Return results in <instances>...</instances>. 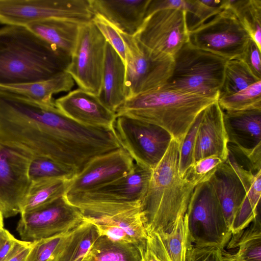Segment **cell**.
<instances>
[{"mask_svg": "<svg viewBox=\"0 0 261 261\" xmlns=\"http://www.w3.org/2000/svg\"><path fill=\"white\" fill-rule=\"evenodd\" d=\"M70 58L26 27L0 28V85L48 79L65 71Z\"/></svg>", "mask_w": 261, "mask_h": 261, "instance_id": "6da1fadb", "label": "cell"}, {"mask_svg": "<svg viewBox=\"0 0 261 261\" xmlns=\"http://www.w3.org/2000/svg\"><path fill=\"white\" fill-rule=\"evenodd\" d=\"M180 144L172 139L163 159L152 170L142 211L147 234L169 232L187 213L195 188L178 171Z\"/></svg>", "mask_w": 261, "mask_h": 261, "instance_id": "7a4b0ae2", "label": "cell"}, {"mask_svg": "<svg viewBox=\"0 0 261 261\" xmlns=\"http://www.w3.org/2000/svg\"><path fill=\"white\" fill-rule=\"evenodd\" d=\"M217 100L166 84L125 100L115 113L160 126L180 145L198 115Z\"/></svg>", "mask_w": 261, "mask_h": 261, "instance_id": "3957f363", "label": "cell"}, {"mask_svg": "<svg viewBox=\"0 0 261 261\" xmlns=\"http://www.w3.org/2000/svg\"><path fill=\"white\" fill-rule=\"evenodd\" d=\"M168 87L218 99L228 60L189 42L175 54Z\"/></svg>", "mask_w": 261, "mask_h": 261, "instance_id": "277c9868", "label": "cell"}, {"mask_svg": "<svg viewBox=\"0 0 261 261\" xmlns=\"http://www.w3.org/2000/svg\"><path fill=\"white\" fill-rule=\"evenodd\" d=\"M120 33L125 47L126 100L165 86L173 72V57L151 52L134 36Z\"/></svg>", "mask_w": 261, "mask_h": 261, "instance_id": "5b68a950", "label": "cell"}, {"mask_svg": "<svg viewBox=\"0 0 261 261\" xmlns=\"http://www.w3.org/2000/svg\"><path fill=\"white\" fill-rule=\"evenodd\" d=\"M186 215L193 244L215 246L223 249L232 233L208 181L195 186Z\"/></svg>", "mask_w": 261, "mask_h": 261, "instance_id": "8992f818", "label": "cell"}, {"mask_svg": "<svg viewBox=\"0 0 261 261\" xmlns=\"http://www.w3.org/2000/svg\"><path fill=\"white\" fill-rule=\"evenodd\" d=\"M88 0H0V23L25 27L49 19L80 24L92 20Z\"/></svg>", "mask_w": 261, "mask_h": 261, "instance_id": "52a82bcc", "label": "cell"}, {"mask_svg": "<svg viewBox=\"0 0 261 261\" xmlns=\"http://www.w3.org/2000/svg\"><path fill=\"white\" fill-rule=\"evenodd\" d=\"M114 129L135 163L151 170L163 159L173 139L160 126L126 116L116 117Z\"/></svg>", "mask_w": 261, "mask_h": 261, "instance_id": "ba28073f", "label": "cell"}, {"mask_svg": "<svg viewBox=\"0 0 261 261\" xmlns=\"http://www.w3.org/2000/svg\"><path fill=\"white\" fill-rule=\"evenodd\" d=\"M250 39L229 6L189 31L191 44L228 60L240 59Z\"/></svg>", "mask_w": 261, "mask_h": 261, "instance_id": "9c48e42d", "label": "cell"}, {"mask_svg": "<svg viewBox=\"0 0 261 261\" xmlns=\"http://www.w3.org/2000/svg\"><path fill=\"white\" fill-rule=\"evenodd\" d=\"M107 41L92 21L81 24L70 61L65 71L79 88L99 96Z\"/></svg>", "mask_w": 261, "mask_h": 261, "instance_id": "30bf717a", "label": "cell"}, {"mask_svg": "<svg viewBox=\"0 0 261 261\" xmlns=\"http://www.w3.org/2000/svg\"><path fill=\"white\" fill-rule=\"evenodd\" d=\"M134 37L149 51L174 57L189 42L186 12L173 8L156 10L146 17Z\"/></svg>", "mask_w": 261, "mask_h": 261, "instance_id": "8fae6325", "label": "cell"}, {"mask_svg": "<svg viewBox=\"0 0 261 261\" xmlns=\"http://www.w3.org/2000/svg\"><path fill=\"white\" fill-rule=\"evenodd\" d=\"M20 214L16 230L22 241L28 242L66 233L84 221L78 208L64 196L42 207Z\"/></svg>", "mask_w": 261, "mask_h": 261, "instance_id": "7c38bea8", "label": "cell"}, {"mask_svg": "<svg viewBox=\"0 0 261 261\" xmlns=\"http://www.w3.org/2000/svg\"><path fill=\"white\" fill-rule=\"evenodd\" d=\"M73 205L80 210L85 221L95 226L108 225L123 229L145 250L147 239L142 202H85Z\"/></svg>", "mask_w": 261, "mask_h": 261, "instance_id": "4fadbf2b", "label": "cell"}, {"mask_svg": "<svg viewBox=\"0 0 261 261\" xmlns=\"http://www.w3.org/2000/svg\"><path fill=\"white\" fill-rule=\"evenodd\" d=\"M31 158L0 144V211L4 218L20 213L31 184Z\"/></svg>", "mask_w": 261, "mask_h": 261, "instance_id": "5bb4252c", "label": "cell"}, {"mask_svg": "<svg viewBox=\"0 0 261 261\" xmlns=\"http://www.w3.org/2000/svg\"><path fill=\"white\" fill-rule=\"evenodd\" d=\"M152 170L135 163L127 174L87 192L64 195L70 204L85 202H134L144 199Z\"/></svg>", "mask_w": 261, "mask_h": 261, "instance_id": "9a60e30c", "label": "cell"}, {"mask_svg": "<svg viewBox=\"0 0 261 261\" xmlns=\"http://www.w3.org/2000/svg\"><path fill=\"white\" fill-rule=\"evenodd\" d=\"M134 165L123 148L97 156L69 180L64 195L87 192L110 183L129 173Z\"/></svg>", "mask_w": 261, "mask_h": 261, "instance_id": "2e32d148", "label": "cell"}, {"mask_svg": "<svg viewBox=\"0 0 261 261\" xmlns=\"http://www.w3.org/2000/svg\"><path fill=\"white\" fill-rule=\"evenodd\" d=\"M55 104L63 114L83 125L114 128L116 113L99 96L80 88L56 99Z\"/></svg>", "mask_w": 261, "mask_h": 261, "instance_id": "e0dca14e", "label": "cell"}, {"mask_svg": "<svg viewBox=\"0 0 261 261\" xmlns=\"http://www.w3.org/2000/svg\"><path fill=\"white\" fill-rule=\"evenodd\" d=\"M202 113L196 138L194 163L211 156L220 157L225 161L228 156V141L223 110L217 100L203 110Z\"/></svg>", "mask_w": 261, "mask_h": 261, "instance_id": "ac0fdd59", "label": "cell"}, {"mask_svg": "<svg viewBox=\"0 0 261 261\" xmlns=\"http://www.w3.org/2000/svg\"><path fill=\"white\" fill-rule=\"evenodd\" d=\"M223 112L228 144L246 157L261 146V109Z\"/></svg>", "mask_w": 261, "mask_h": 261, "instance_id": "d6986e66", "label": "cell"}, {"mask_svg": "<svg viewBox=\"0 0 261 261\" xmlns=\"http://www.w3.org/2000/svg\"><path fill=\"white\" fill-rule=\"evenodd\" d=\"M91 11L119 31L134 36L142 25L150 0H88Z\"/></svg>", "mask_w": 261, "mask_h": 261, "instance_id": "ffe728a7", "label": "cell"}, {"mask_svg": "<svg viewBox=\"0 0 261 261\" xmlns=\"http://www.w3.org/2000/svg\"><path fill=\"white\" fill-rule=\"evenodd\" d=\"M208 181L214 189L226 223L230 230L233 219L247 191L242 180L227 160L218 167Z\"/></svg>", "mask_w": 261, "mask_h": 261, "instance_id": "44dd1931", "label": "cell"}, {"mask_svg": "<svg viewBox=\"0 0 261 261\" xmlns=\"http://www.w3.org/2000/svg\"><path fill=\"white\" fill-rule=\"evenodd\" d=\"M146 244L162 261H187L193 243L186 214L169 232L148 233Z\"/></svg>", "mask_w": 261, "mask_h": 261, "instance_id": "7402d4cb", "label": "cell"}, {"mask_svg": "<svg viewBox=\"0 0 261 261\" xmlns=\"http://www.w3.org/2000/svg\"><path fill=\"white\" fill-rule=\"evenodd\" d=\"M125 78L124 63L118 53L107 42L102 86L99 97L108 108L115 113L126 100Z\"/></svg>", "mask_w": 261, "mask_h": 261, "instance_id": "603a6c76", "label": "cell"}, {"mask_svg": "<svg viewBox=\"0 0 261 261\" xmlns=\"http://www.w3.org/2000/svg\"><path fill=\"white\" fill-rule=\"evenodd\" d=\"M74 80L66 71L48 79L25 83L0 85V90L16 94L38 103L54 107L53 95L70 91Z\"/></svg>", "mask_w": 261, "mask_h": 261, "instance_id": "cb8c5ba5", "label": "cell"}, {"mask_svg": "<svg viewBox=\"0 0 261 261\" xmlns=\"http://www.w3.org/2000/svg\"><path fill=\"white\" fill-rule=\"evenodd\" d=\"M80 23L60 19H49L25 27L46 42L71 55L74 49Z\"/></svg>", "mask_w": 261, "mask_h": 261, "instance_id": "d4e9b609", "label": "cell"}, {"mask_svg": "<svg viewBox=\"0 0 261 261\" xmlns=\"http://www.w3.org/2000/svg\"><path fill=\"white\" fill-rule=\"evenodd\" d=\"M144 252L134 243L100 235L82 261H142Z\"/></svg>", "mask_w": 261, "mask_h": 261, "instance_id": "484cf974", "label": "cell"}, {"mask_svg": "<svg viewBox=\"0 0 261 261\" xmlns=\"http://www.w3.org/2000/svg\"><path fill=\"white\" fill-rule=\"evenodd\" d=\"M99 236L96 226L84 220L70 231L51 261H82Z\"/></svg>", "mask_w": 261, "mask_h": 261, "instance_id": "4316f807", "label": "cell"}, {"mask_svg": "<svg viewBox=\"0 0 261 261\" xmlns=\"http://www.w3.org/2000/svg\"><path fill=\"white\" fill-rule=\"evenodd\" d=\"M69 180L50 178L31 181L21 204L20 214L42 207L64 196Z\"/></svg>", "mask_w": 261, "mask_h": 261, "instance_id": "83f0119b", "label": "cell"}, {"mask_svg": "<svg viewBox=\"0 0 261 261\" xmlns=\"http://www.w3.org/2000/svg\"><path fill=\"white\" fill-rule=\"evenodd\" d=\"M253 223L243 232L237 242L231 244V247H238L234 253L224 252V261H261V224L260 214L253 221Z\"/></svg>", "mask_w": 261, "mask_h": 261, "instance_id": "f1b7e54d", "label": "cell"}, {"mask_svg": "<svg viewBox=\"0 0 261 261\" xmlns=\"http://www.w3.org/2000/svg\"><path fill=\"white\" fill-rule=\"evenodd\" d=\"M229 8L261 50V1L229 0Z\"/></svg>", "mask_w": 261, "mask_h": 261, "instance_id": "f546056e", "label": "cell"}, {"mask_svg": "<svg viewBox=\"0 0 261 261\" xmlns=\"http://www.w3.org/2000/svg\"><path fill=\"white\" fill-rule=\"evenodd\" d=\"M261 170L258 171L233 219L230 230L236 234L247 227L260 214Z\"/></svg>", "mask_w": 261, "mask_h": 261, "instance_id": "4dcf8cb0", "label": "cell"}, {"mask_svg": "<svg viewBox=\"0 0 261 261\" xmlns=\"http://www.w3.org/2000/svg\"><path fill=\"white\" fill-rule=\"evenodd\" d=\"M259 81L242 60H228L218 97L234 94Z\"/></svg>", "mask_w": 261, "mask_h": 261, "instance_id": "1f68e13d", "label": "cell"}, {"mask_svg": "<svg viewBox=\"0 0 261 261\" xmlns=\"http://www.w3.org/2000/svg\"><path fill=\"white\" fill-rule=\"evenodd\" d=\"M217 101L223 111L261 109V81L232 95L218 97Z\"/></svg>", "mask_w": 261, "mask_h": 261, "instance_id": "d6a6232c", "label": "cell"}, {"mask_svg": "<svg viewBox=\"0 0 261 261\" xmlns=\"http://www.w3.org/2000/svg\"><path fill=\"white\" fill-rule=\"evenodd\" d=\"M229 0H191L186 13L187 25L191 31L229 8Z\"/></svg>", "mask_w": 261, "mask_h": 261, "instance_id": "836d02e7", "label": "cell"}, {"mask_svg": "<svg viewBox=\"0 0 261 261\" xmlns=\"http://www.w3.org/2000/svg\"><path fill=\"white\" fill-rule=\"evenodd\" d=\"M76 174L72 168L45 157L32 158L29 168L31 181L50 178L71 179Z\"/></svg>", "mask_w": 261, "mask_h": 261, "instance_id": "e575fe53", "label": "cell"}, {"mask_svg": "<svg viewBox=\"0 0 261 261\" xmlns=\"http://www.w3.org/2000/svg\"><path fill=\"white\" fill-rule=\"evenodd\" d=\"M202 111L196 117L180 145L178 171L182 177H185L194 163V154L196 138L202 118Z\"/></svg>", "mask_w": 261, "mask_h": 261, "instance_id": "d590c367", "label": "cell"}, {"mask_svg": "<svg viewBox=\"0 0 261 261\" xmlns=\"http://www.w3.org/2000/svg\"><path fill=\"white\" fill-rule=\"evenodd\" d=\"M70 231L34 241L25 261H51Z\"/></svg>", "mask_w": 261, "mask_h": 261, "instance_id": "8d00e7d4", "label": "cell"}, {"mask_svg": "<svg viewBox=\"0 0 261 261\" xmlns=\"http://www.w3.org/2000/svg\"><path fill=\"white\" fill-rule=\"evenodd\" d=\"M224 161L217 156H211L195 162L187 172L185 177L195 187L207 181Z\"/></svg>", "mask_w": 261, "mask_h": 261, "instance_id": "74e56055", "label": "cell"}, {"mask_svg": "<svg viewBox=\"0 0 261 261\" xmlns=\"http://www.w3.org/2000/svg\"><path fill=\"white\" fill-rule=\"evenodd\" d=\"M92 21L103 35L106 41L118 53L125 65V47L120 32L99 14H94Z\"/></svg>", "mask_w": 261, "mask_h": 261, "instance_id": "f35d334b", "label": "cell"}, {"mask_svg": "<svg viewBox=\"0 0 261 261\" xmlns=\"http://www.w3.org/2000/svg\"><path fill=\"white\" fill-rule=\"evenodd\" d=\"M222 250L215 246L193 245L189 251L187 261H224Z\"/></svg>", "mask_w": 261, "mask_h": 261, "instance_id": "ab89813d", "label": "cell"}, {"mask_svg": "<svg viewBox=\"0 0 261 261\" xmlns=\"http://www.w3.org/2000/svg\"><path fill=\"white\" fill-rule=\"evenodd\" d=\"M260 51L251 39L240 59L258 80H261Z\"/></svg>", "mask_w": 261, "mask_h": 261, "instance_id": "60d3db41", "label": "cell"}, {"mask_svg": "<svg viewBox=\"0 0 261 261\" xmlns=\"http://www.w3.org/2000/svg\"><path fill=\"white\" fill-rule=\"evenodd\" d=\"M18 240L4 228L0 230V261H5Z\"/></svg>", "mask_w": 261, "mask_h": 261, "instance_id": "b9f144b4", "label": "cell"}, {"mask_svg": "<svg viewBox=\"0 0 261 261\" xmlns=\"http://www.w3.org/2000/svg\"><path fill=\"white\" fill-rule=\"evenodd\" d=\"M33 244V242L18 240L5 261H25Z\"/></svg>", "mask_w": 261, "mask_h": 261, "instance_id": "7bdbcfd3", "label": "cell"}, {"mask_svg": "<svg viewBox=\"0 0 261 261\" xmlns=\"http://www.w3.org/2000/svg\"><path fill=\"white\" fill-rule=\"evenodd\" d=\"M142 261H162L146 244Z\"/></svg>", "mask_w": 261, "mask_h": 261, "instance_id": "ee69618b", "label": "cell"}, {"mask_svg": "<svg viewBox=\"0 0 261 261\" xmlns=\"http://www.w3.org/2000/svg\"><path fill=\"white\" fill-rule=\"evenodd\" d=\"M4 228V217L0 211V230Z\"/></svg>", "mask_w": 261, "mask_h": 261, "instance_id": "f6af8a7d", "label": "cell"}]
</instances>
